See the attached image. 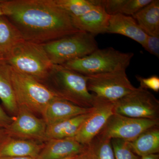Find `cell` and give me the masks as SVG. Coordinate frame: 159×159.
<instances>
[{
    "mask_svg": "<svg viewBox=\"0 0 159 159\" xmlns=\"http://www.w3.org/2000/svg\"><path fill=\"white\" fill-rule=\"evenodd\" d=\"M141 159H159V155L158 154L150 155L142 157Z\"/></svg>",
    "mask_w": 159,
    "mask_h": 159,
    "instance_id": "cell-32",
    "label": "cell"
},
{
    "mask_svg": "<svg viewBox=\"0 0 159 159\" xmlns=\"http://www.w3.org/2000/svg\"><path fill=\"white\" fill-rule=\"evenodd\" d=\"M3 61L16 70L43 83L52 64L42 44L23 40Z\"/></svg>",
    "mask_w": 159,
    "mask_h": 159,
    "instance_id": "cell-4",
    "label": "cell"
},
{
    "mask_svg": "<svg viewBox=\"0 0 159 159\" xmlns=\"http://www.w3.org/2000/svg\"><path fill=\"white\" fill-rule=\"evenodd\" d=\"M133 56V53H123L112 48L98 49L87 56L61 66L84 76H89L126 70Z\"/></svg>",
    "mask_w": 159,
    "mask_h": 159,
    "instance_id": "cell-5",
    "label": "cell"
},
{
    "mask_svg": "<svg viewBox=\"0 0 159 159\" xmlns=\"http://www.w3.org/2000/svg\"><path fill=\"white\" fill-rule=\"evenodd\" d=\"M96 99L93 109L74 137L82 145H88L100 133L110 117L114 114V102Z\"/></svg>",
    "mask_w": 159,
    "mask_h": 159,
    "instance_id": "cell-11",
    "label": "cell"
},
{
    "mask_svg": "<svg viewBox=\"0 0 159 159\" xmlns=\"http://www.w3.org/2000/svg\"><path fill=\"white\" fill-rule=\"evenodd\" d=\"M152 0H126L120 14L133 16Z\"/></svg>",
    "mask_w": 159,
    "mask_h": 159,
    "instance_id": "cell-25",
    "label": "cell"
},
{
    "mask_svg": "<svg viewBox=\"0 0 159 159\" xmlns=\"http://www.w3.org/2000/svg\"><path fill=\"white\" fill-rule=\"evenodd\" d=\"M43 84L60 99L85 108H92L96 99L87 88V76L61 65H53Z\"/></svg>",
    "mask_w": 159,
    "mask_h": 159,
    "instance_id": "cell-2",
    "label": "cell"
},
{
    "mask_svg": "<svg viewBox=\"0 0 159 159\" xmlns=\"http://www.w3.org/2000/svg\"><path fill=\"white\" fill-rule=\"evenodd\" d=\"M126 0H99V6L110 16L121 13Z\"/></svg>",
    "mask_w": 159,
    "mask_h": 159,
    "instance_id": "cell-26",
    "label": "cell"
},
{
    "mask_svg": "<svg viewBox=\"0 0 159 159\" xmlns=\"http://www.w3.org/2000/svg\"><path fill=\"white\" fill-rule=\"evenodd\" d=\"M116 159H141L131 149L128 142L119 139L111 140Z\"/></svg>",
    "mask_w": 159,
    "mask_h": 159,
    "instance_id": "cell-24",
    "label": "cell"
},
{
    "mask_svg": "<svg viewBox=\"0 0 159 159\" xmlns=\"http://www.w3.org/2000/svg\"><path fill=\"white\" fill-rule=\"evenodd\" d=\"M91 112L47 126L45 142L50 139L74 138Z\"/></svg>",
    "mask_w": 159,
    "mask_h": 159,
    "instance_id": "cell-18",
    "label": "cell"
},
{
    "mask_svg": "<svg viewBox=\"0 0 159 159\" xmlns=\"http://www.w3.org/2000/svg\"><path fill=\"white\" fill-rule=\"evenodd\" d=\"M8 68L18 107L25 109L34 115L41 116L50 102L60 99L42 83L9 65Z\"/></svg>",
    "mask_w": 159,
    "mask_h": 159,
    "instance_id": "cell-3",
    "label": "cell"
},
{
    "mask_svg": "<svg viewBox=\"0 0 159 159\" xmlns=\"http://www.w3.org/2000/svg\"><path fill=\"white\" fill-rule=\"evenodd\" d=\"M111 139L99 134L87 145L90 159H116Z\"/></svg>",
    "mask_w": 159,
    "mask_h": 159,
    "instance_id": "cell-22",
    "label": "cell"
},
{
    "mask_svg": "<svg viewBox=\"0 0 159 159\" xmlns=\"http://www.w3.org/2000/svg\"><path fill=\"white\" fill-rule=\"evenodd\" d=\"M14 116H10L6 113L0 105V129H6L13 121Z\"/></svg>",
    "mask_w": 159,
    "mask_h": 159,
    "instance_id": "cell-29",
    "label": "cell"
},
{
    "mask_svg": "<svg viewBox=\"0 0 159 159\" xmlns=\"http://www.w3.org/2000/svg\"><path fill=\"white\" fill-rule=\"evenodd\" d=\"M47 128L42 118L25 109L18 107L13 121L5 130L8 136L11 138L44 143Z\"/></svg>",
    "mask_w": 159,
    "mask_h": 159,
    "instance_id": "cell-10",
    "label": "cell"
},
{
    "mask_svg": "<svg viewBox=\"0 0 159 159\" xmlns=\"http://www.w3.org/2000/svg\"><path fill=\"white\" fill-rule=\"evenodd\" d=\"M24 40L6 16H0V60H3L19 43Z\"/></svg>",
    "mask_w": 159,
    "mask_h": 159,
    "instance_id": "cell-20",
    "label": "cell"
},
{
    "mask_svg": "<svg viewBox=\"0 0 159 159\" xmlns=\"http://www.w3.org/2000/svg\"><path fill=\"white\" fill-rule=\"evenodd\" d=\"M5 15L4 4L3 1L0 0V16Z\"/></svg>",
    "mask_w": 159,
    "mask_h": 159,
    "instance_id": "cell-34",
    "label": "cell"
},
{
    "mask_svg": "<svg viewBox=\"0 0 159 159\" xmlns=\"http://www.w3.org/2000/svg\"><path fill=\"white\" fill-rule=\"evenodd\" d=\"M114 113L137 119L159 120V101L148 90L139 87L114 102Z\"/></svg>",
    "mask_w": 159,
    "mask_h": 159,
    "instance_id": "cell-8",
    "label": "cell"
},
{
    "mask_svg": "<svg viewBox=\"0 0 159 159\" xmlns=\"http://www.w3.org/2000/svg\"><path fill=\"white\" fill-rule=\"evenodd\" d=\"M95 36L80 31L42 45L52 64L62 65L87 56L99 49Z\"/></svg>",
    "mask_w": 159,
    "mask_h": 159,
    "instance_id": "cell-6",
    "label": "cell"
},
{
    "mask_svg": "<svg viewBox=\"0 0 159 159\" xmlns=\"http://www.w3.org/2000/svg\"><path fill=\"white\" fill-rule=\"evenodd\" d=\"M143 48L151 54L159 57V36L148 35Z\"/></svg>",
    "mask_w": 159,
    "mask_h": 159,
    "instance_id": "cell-28",
    "label": "cell"
},
{
    "mask_svg": "<svg viewBox=\"0 0 159 159\" xmlns=\"http://www.w3.org/2000/svg\"><path fill=\"white\" fill-rule=\"evenodd\" d=\"M54 2L71 17L80 16L95 6H99L97 0H54Z\"/></svg>",
    "mask_w": 159,
    "mask_h": 159,
    "instance_id": "cell-23",
    "label": "cell"
},
{
    "mask_svg": "<svg viewBox=\"0 0 159 159\" xmlns=\"http://www.w3.org/2000/svg\"><path fill=\"white\" fill-rule=\"evenodd\" d=\"M0 99L6 110L15 116L18 107L9 73L8 65L0 60Z\"/></svg>",
    "mask_w": 159,
    "mask_h": 159,
    "instance_id": "cell-21",
    "label": "cell"
},
{
    "mask_svg": "<svg viewBox=\"0 0 159 159\" xmlns=\"http://www.w3.org/2000/svg\"><path fill=\"white\" fill-rule=\"evenodd\" d=\"M106 33L126 36L140 44L143 48L148 36L132 16L120 13L110 16Z\"/></svg>",
    "mask_w": 159,
    "mask_h": 159,
    "instance_id": "cell-15",
    "label": "cell"
},
{
    "mask_svg": "<svg viewBox=\"0 0 159 159\" xmlns=\"http://www.w3.org/2000/svg\"><path fill=\"white\" fill-rule=\"evenodd\" d=\"M5 15L23 39L43 44L80 31L54 0L3 1Z\"/></svg>",
    "mask_w": 159,
    "mask_h": 159,
    "instance_id": "cell-1",
    "label": "cell"
},
{
    "mask_svg": "<svg viewBox=\"0 0 159 159\" xmlns=\"http://www.w3.org/2000/svg\"><path fill=\"white\" fill-rule=\"evenodd\" d=\"M136 78L140 83V87L145 89L152 90L154 92L159 91V77L156 75L145 78L139 76H136Z\"/></svg>",
    "mask_w": 159,
    "mask_h": 159,
    "instance_id": "cell-27",
    "label": "cell"
},
{
    "mask_svg": "<svg viewBox=\"0 0 159 159\" xmlns=\"http://www.w3.org/2000/svg\"><path fill=\"white\" fill-rule=\"evenodd\" d=\"M86 76L89 92L107 102H116L136 89L128 79L126 70Z\"/></svg>",
    "mask_w": 159,
    "mask_h": 159,
    "instance_id": "cell-7",
    "label": "cell"
},
{
    "mask_svg": "<svg viewBox=\"0 0 159 159\" xmlns=\"http://www.w3.org/2000/svg\"><path fill=\"white\" fill-rule=\"evenodd\" d=\"M44 143L8 137L0 144V159L16 157L37 158Z\"/></svg>",
    "mask_w": 159,
    "mask_h": 159,
    "instance_id": "cell-16",
    "label": "cell"
},
{
    "mask_svg": "<svg viewBox=\"0 0 159 159\" xmlns=\"http://www.w3.org/2000/svg\"><path fill=\"white\" fill-rule=\"evenodd\" d=\"M132 17L147 35L159 36V0H152Z\"/></svg>",
    "mask_w": 159,
    "mask_h": 159,
    "instance_id": "cell-19",
    "label": "cell"
},
{
    "mask_svg": "<svg viewBox=\"0 0 159 159\" xmlns=\"http://www.w3.org/2000/svg\"><path fill=\"white\" fill-rule=\"evenodd\" d=\"M128 143L134 153L141 157L158 154L159 125L148 129Z\"/></svg>",
    "mask_w": 159,
    "mask_h": 159,
    "instance_id": "cell-17",
    "label": "cell"
},
{
    "mask_svg": "<svg viewBox=\"0 0 159 159\" xmlns=\"http://www.w3.org/2000/svg\"><path fill=\"white\" fill-rule=\"evenodd\" d=\"M159 125V120L137 119L113 114L100 134L109 139L130 142L148 129Z\"/></svg>",
    "mask_w": 159,
    "mask_h": 159,
    "instance_id": "cell-9",
    "label": "cell"
},
{
    "mask_svg": "<svg viewBox=\"0 0 159 159\" xmlns=\"http://www.w3.org/2000/svg\"><path fill=\"white\" fill-rule=\"evenodd\" d=\"M110 16L101 6H96L86 13L77 17H72L75 28L80 31L96 36L106 33Z\"/></svg>",
    "mask_w": 159,
    "mask_h": 159,
    "instance_id": "cell-14",
    "label": "cell"
},
{
    "mask_svg": "<svg viewBox=\"0 0 159 159\" xmlns=\"http://www.w3.org/2000/svg\"><path fill=\"white\" fill-rule=\"evenodd\" d=\"M87 145H82L74 138L53 139L44 143L37 159H61L84 152Z\"/></svg>",
    "mask_w": 159,
    "mask_h": 159,
    "instance_id": "cell-12",
    "label": "cell"
},
{
    "mask_svg": "<svg viewBox=\"0 0 159 159\" xmlns=\"http://www.w3.org/2000/svg\"><path fill=\"white\" fill-rule=\"evenodd\" d=\"M0 159H37V158L32 157H16L5 158Z\"/></svg>",
    "mask_w": 159,
    "mask_h": 159,
    "instance_id": "cell-33",
    "label": "cell"
},
{
    "mask_svg": "<svg viewBox=\"0 0 159 159\" xmlns=\"http://www.w3.org/2000/svg\"><path fill=\"white\" fill-rule=\"evenodd\" d=\"M74 159H90L89 153L88 150V147L87 149L85 151L77 155Z\"/></svg>",
    "mask_w": 159,
    "mask_h": 159,
    "instance_id": "cell-30",
    "label": "cell"
},
{
    "mask_svg": "<svg viewBox=\"0 0 159 159\" xmlns=\"http://www.w3.org/2000/svg\"><path fill=\"white\" fill-rule=\"evenodd\" d=\"M8 137L9 136L6 133L5 129H0V144L4 142Z\"/></svg>",
    "mask_w": 159,
    "mask_h": 159,
    "instance_id": "cell-31",
    "label": "cell"
},
{
    "mask_svg": "<svg viewBox=\"0 0 159 159\" xmlns=\"http://www.w3.org/2000/svg\"><path fill=\"white\" fill-rule=\"evenodd\" d=\"M92 108H85L61 99L53 100L46 107L41 116L47 126H49L77 116L88 113Z\"/></svg>",
    "mask_w": 159,
    "mask_h": 159,
    "instance_id": "cell-13",
    "label": "cell"
}]
</instances>
